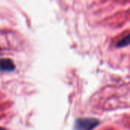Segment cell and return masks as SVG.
Masks as SVG:
<instances>
[{
  "label": "cell",
  "mask_w": 130,
  "mask_h": 130,
  "mask_svg": "<svg viewBox=\"0 0 130 130\" xmlns=\"http://www.w3.org/2000/svg\"><path fill=\"white\" fill-rule=\"evenodd\" d=\"M101 122L96 118L85 117L78 118L75 122V130H94L95 129Z\"/></svg>",
  "instance_id": "obj_1"
},
{
  "label": "cell",
  "mask_w": 130,
  "mask_h": 130,
  "mask_svg": "<svg viewBox=\"0 0 130 130\" xmlns=\"http://www.w3.org/2000/svg\"><path fill=\"white\" fill-rule=\"evenodd\" d=\"M15 69V65L10 59H0V72H11Z\"/></svg>",
  "instance_id": "obj_2"
},
{
  "label": "cell",
  "mask_w": 130,
  "mask_h": 130,
  "mask_svg": "<svg viewBox=\"0 0 130 130\" xmlns=\"http://www.w3.org/2000/svg\"><path fill=\"white\" fill-rule=\"evenodd\" d=\"M129 43V36H126L123 39H122L117 45V47L118 48H123L126 46H128Z\"/></svg>",
  "instance_id": "obj_3"
},
{
  "label": "cell",
  "mask_w": 130,
  "mask_h": 130,
  "mask_svg": "<svg viewBox=\"0 0 130 130\" xmlns=\"http://www.w3.org/2000/svg\"><path fill=\"white\" fill-rule=\"evenodd\" d=\"M0 130H6L5 128H2V127H0Z\"/></svg>",
  "instance_id": "obj_4"
}]
</instances>
